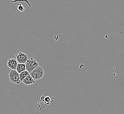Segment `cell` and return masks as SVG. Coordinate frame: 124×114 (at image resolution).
<instances>
[{
  "label": "cell",
  "instance_id": "6da1fadb",
  "mask_svg": "<svg viewBox=\"0 0 124 114\" xmlns=\"http://www.w3.org/2000/svg\"><path fill=\"white\" fill-rule=\"evenodd\" d=\"M44 72L43 68L38 66L29 73L35 80H39L43 77L44 75Z\"/></svg>",
  "mask_w": 124,
  "mask_h": 114
},
{
  "label": "cell",
  "instance_id": "7a4b0ae2",
  "mask_svg": "<svg viewBox=\"0 0 124 114\" xmlns=\"http://www.w3.org/2000/svg\"><path fill=\"white\" fill-rule=\"evenodd\" d=\"M10 80L12 83H16V84H19L21 81L19 78V74L17 71L16 70L11 69L8 75Z\"/></svg>",
  "mask_w": 124,
  "mask_h": 114
},
{
  "label": "cell",
  "instance_id": "3957f363",
  "mask_svg": "<svg viewBox=\"0 0 124 114\" xmlns=\"http://www.w3.org/2000/svg\"><path fill=\"white\" fill-rule=\"evenodd\" d=\"M26 70L29 72V73L32 71L33 69H35L39 65V63L36 60L33 58H31V59H28L25 63Z\"/></svg>",
  "mask_w": 124,
  "mask_h": 114
},
{
  "label": "cell",
  "instance_id": "277c9868",
  "mask_svg": "<svg viewBox=\"0 0 124 114\" xmlns=\"http://www.w3.org/2000/svg\"><path fill=\"white\" fill-rule=\"evenodd\" d=\"M16 59L19 63H25L28 60V56L26 54L23 52L19 53L16 55Z\"/></svg>",
  "mask_w": 124,
  "mask_h": 114
},
{
  "label": "cell",
  "instance_id": "5b68a950",
  "mask_svg": "<svg viewBox=\"0 0 124 114\" xmlns=\"http://www.w3.org/2000/svg\"><path fill=\"white\" fill-rule=\"evenodd\" d=\"M18 64V62H17L16 59L15 58L8 59V67L10 69L16 70Z\"/></svg>",
  "mask_w": 124,
  "mask_h": 114
},
{
  "label": "cell",
  "instance_id": "8992f818",
  "mask_svg": "<svg viewBox=\"0 0 124 114\" xmlns=\"http://www.w3.org/2000/svg\"><path fill=\"white\" fill-rule=\"evenodd\" d=\"M22 83H24L26 85H29L32 84H34L35 83V80L31 77L29 74L27 76L23 79V80L22 81Z\"/></svg>",
  "mask_w": 124,
  "mask_h": 114
},
{
  "label": "cell",
  "instance_id": "52a82bcc",
  "mask_svg": "<svg viewBox=\"0 0 124 114\" xmlns=\"http://www.w3.org/2000/svg\"><path fill=\"white\" fill-rule=\"evenodd\" d=\"M16 70L19 74L26 70V67L25 63H18V64H17V66Z\"/></svg>",
  "mask_w": 124,
  "mask_h": 114
},
{
  "label": "cell",
  "instance_id": "ba28073f",
  "mask_svg": "<svg viewBox=\"0 0 124 114\" xmlns=\"http://www.w3.org/2000/svg\"><path fill=\"white\" fill-rule=\"evenodd\" d=\"M29 72L27 70H25V71L22 72L19 74V78L21 82H22V81L29 74Z\"/></svg>",
  "mask_w": 124,
  "mask_h": 114
},
{
  "label": "cell",
  "instance_id": "9c48e42d",
  "mask_svg": "<svg viewBox=\"0 0 124 114\" xmlns=\"http://www.w3.org/2000/svg\"><path fill=\"white\" fill-rule=\"evenodd\" d=\"M41 100H42L43 102H45L47 105L49 104L51 101V98L49 96H46V97L43 96L41 98Z\"/></svg>",
  "mask_w": 124,
  "mask_h": 114
},
{
  "label": "cell",
  "instance_id": "30bf717a",
  "mask_svg": "<svg viewBox=\"0 0 124 114\" xmlns=\"http://www.w3.org/2000/svg\"><path fill=\"white\" fill-rule=\"evenodd\" d=\"M18 9L19 10L20 12H23L25 10L24 7L23 5L21 4H18Z\"/></svg>",
  "mask_w": 124,
  "mask_h": 114
}]
</instances>
